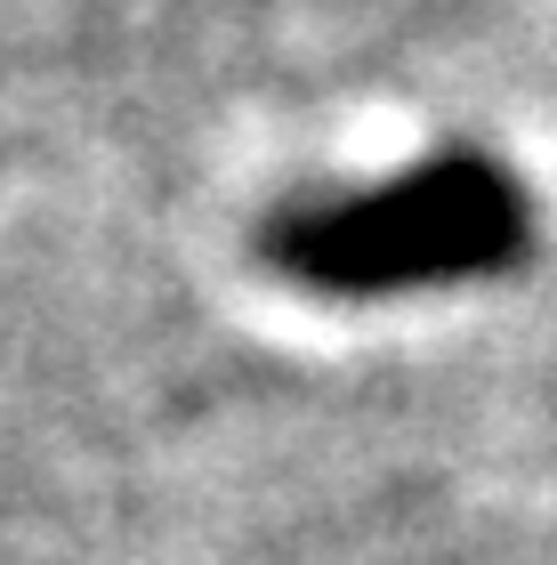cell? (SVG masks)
Wrapping results in <instances>:
<instances>
[{"mask_svg":"<svg viewBox=\"0 0 557 565\" xmlns=\"http://www.w3.org/2000/svg\"><path fill=\"white\" fill-rule=\"evenodd\" d=\"M534 243V202L485 153H444L372 194H323L267 218V267L308 291H413V282L501 275Z\"/></svg>","mask_w":557,"mask_h":565,"instance_id":"obj_1","label":"cell"}]
</instances>
